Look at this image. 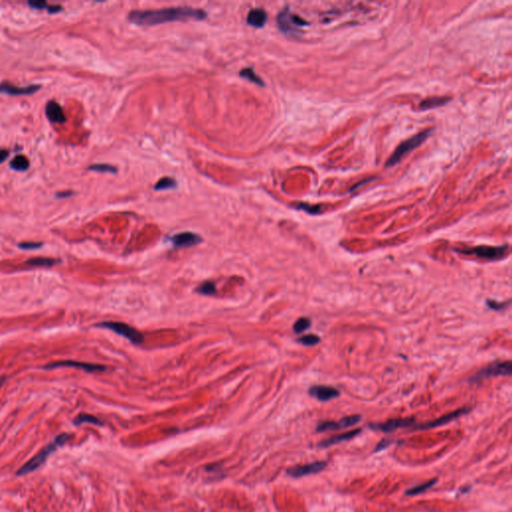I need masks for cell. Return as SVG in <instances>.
<instances>
[{
	"label": "cell",
	"mask_w": 512,
	"mask_h": 512,
	"mask_svg": "<svg viewBox=\"0 0 512 512\" xmlns=\"http://www.w3.org/2000/svg\"><path fill=\"white\" fill-rule=\"evenodd\" d=\"M311 325V321L307 317L299 318L293 325V331L295 333H302L306 331Z\"/></svg>",
	"instance_id": "cell-27"
},
{
	"label": "cell",
	"mask_w": 512,
	"mask_h": 512,
	"mask_svg": "<svg viewBox=\"0 0 512 512\" xmlns=\"http://www.w3.org/2000/svg\"><path fill=\"white\" fill-rule=\"evenodd\" d=\"M360 432H361V429H354V430H352V431L344 432V433H342V434H338V435L331 436L330 438H327V439L323 440L322 442H320V443L318 444V446H319V447H322V448H327V447H329V446H332V445L338 444V443L343 442V441L351 440V439L354 438L356 435H358Z\"/></svg>",
	"instance_id": "cell-17"
},
{
	"label": "cell",
	"mask_w": 512,
	"mask_h": 512,
	"mask_svg": "<svg viewBox=\"0 0 512 512\" xmlns=\"http://www.w3.org/2000/svg\"><path fill=\"white\" fill-rule=\"evenodd\" d=\"M432 132L431 129H427V130H424L422 132H420L416 135H414L413 137L405 140L404 142H402L396 149L394 153L391 155L387 162H386V166L389 167V166H393L395 165L396 163H398L400 161V159L406 155L408 152L412 151V150H414L416 147L420 146L421 143H423L430 135V133Z\"/></svg>",
	"instance_id": "cell-3"
},
{
	"label": "cell",
	"mask_w": 512,
	"mask_h": 512,
	"mask_svg": "<svg viewBox=\"0 0 512 512\" xmlns=\"http://www.w3.org/2000/svg\"><path fill=\"white\" fill-rule=\"evenodd\" d=\"M326 466H327V463L325 461H316V462H312V463H308V464H304V465L291 467V468L287 469V474L294 478H299V477L307 476L310 474H317V473L321 472L322 470H324L326 468Z\"/></svg>",
	"instance_id": "cell-11"
},
{
	"label": "cell",
	"mask_w": 512,
	"mask_h": 512,
	"mask_svg": "<svg viewBox=\"0 0 512 512\" xmlns=\"http://www.w3.org/2000/svg\"><path fill=\"white\" fill-rule=\"evenodd\" d=\"M68 436L69 435L66 434V433L58 435L53 440V442L49 443L47 446H45L43 449H41L40 452H38L33 458H31L29 461H27L23 466H21L16 471V475L17 476H23V475H26L28 473H31L32 471L37 469L41 464H43L45 462V460L48 458V456L52 452H54V451L57 449L58 446H61L62 444H64L66 442V440L68 439Z\"/></svg>",
	"instance_id": "cell-2"
},
{
	"label": "cell",
	"mask_w": 512,
	"mask_h": 512,
	"mask_svg": "<svg viewBox=\"0 0 512 512\" xmlns=\"http://www.w3.org/2000/svg\"><path fill=\"white\" fill-rule=\"evenodd\" d=\"M196 292L199 293V294H202V295H212V294H215L216 293V285H215L214 282H210V281L203 282L202 284H200L196 288Z\"/></svg>",
	"instance_id": "cell-26"
},
{
	"label": "cell",
	"mask_w": 512,
	"mask_h": 512,
	"mask_svg": "<svg viewBox=\"0 0 512 512\" xmlns=\"http://www.w3.org/2000/svg\"><path fill=\"white\" fill-rule=\"evenodd\" d=\"M207 17V12L200 8L189 6L167 7L162 9L133 10L128 14V19L134 24L151 26L170 21L203 20Z\"/></svg>",
	"instance_id": "cell-1"
},
{
	"label": "cell",
	"mask_w": 512,
	"mask_h": 512,
	"mask_svg": "<svg viewBox=\"0 0 512 512\" xmlns=\"http://www.w3.org/2000/svg\"><path fill=\"white\" fill-rule=\"evenodd\" d=\"M299 343H301L302 345H305V346H314L316 344H318L320 342V338L315 335V334H307V335H303L302 337H300L297 339Z\"/></svg>",
	"instance_id": "cell-29"
},
{
	"label": "cell",
	"mask_w": 512,
	"mask_h": 512,
	"mask_svg": "<svg viewBox=\"0 0 512 512\" xmlns=\"http://www.w3.org/2000/svg\"><path fill=\"white\" fill-rule=\"evenodd\" d=\"M297 208L298 209H303L305 210V211L311 213V214H316V213H319V209L318 207H313V206H309L307 204H298L297 205Z\"/></svg>",
	"instance_id": "cell-32"
},
{
	"label": "cell",
	"mask_w": 512,
	"mask_h": 512,
	"mask_svg": "<svg viewBox=\"0 0 512 512\" xmlns=\"http://www.w3.org/2000/svg\"><path fill=\"white\" fill-rule=\"evenodd\" d=\"M392 442H393V441H391V440H389V439H382V440L377 444V446H376V448H375L374 451H375V452H379V451H381V450L387 448V447H388L391 443H392Z\"/></svg>",
	"instance_id": "cell-33"
},
{
	"label": "cell",
	"mask_w": 512,
	"mask_h": 512,
	"mask_svg": "<svg viewBox=\"0 0 512 512\" xmlns=\"http://www.w3.org/2000/svg\"><path fill=\"white\" fill-rule=\"evenodd\" d=\"M41 88L38 84H32L24 87L16 86L8 81H2L0 83V93L6 94V95H12V96H18V95H31L37 92L38 90Z\"/></svg>",
	"instance_id": "cell-9"
},
{
	"label": "cell",
	"mask_w": 512,
	"mask_h": 512,
	"mask_svg": "<svg viewBox=\"0 0 512 512\" xmlns=\"http://www.w3.org/2000/svg\"><path fill=\"white\" fill-rule=\"evenodd\" d=\"M176 186H177V182H176V180L174 178L169 177V176H165V177L160 178L158 181L155 183L154 189L157 190V191H161V190L172 189V188H175Z\"/></svg>",
	"instance_id": "cell-21"
},
{
	"label": "cell",
	"mask_w": 512,
	"mask_h": 512,
	"mask_svg": "<svg viewBox=\"0 0 512 512\" xmlns=\"http://www.w3.org/2000/svg\"><path fill=\"white\" fill-rule=\"evenodd\" d=\"M512 372V365L510 361H504V362H496L492 363L483 369L478 371L472 378L471 381L478 382L480 380H484L491 377L498 376H509Z\"/></svg>",
	"instance_id": "cell-7"
},
{
	"label": "cell",
	"mask_w": 512,
	"mask_h": 512,
	"mask_svg": "<svg viewBox=\"0 0 512 512\" xmlns=\"http://www.w3.org/2000/svg\"><path fill=\"white\" fill-rule=\"evenodd\" d=\"M309 394L319 401H329L339 396V390L332 386L327 385H315L310 387Z\"/></svg>",
	"instance_id": "cell-15"
},
{
	"label": "cell",
	"mask_w": 512,
	"mask_h": 512,
	"mask_svg": "<svg viewBox=\"0 0 512 512\" xmlns=\"http://www.w3.org/2000/svg\"><path fill=\"white\" fill-rule=\"evenodd\" d=\"M57 367H74V368H80L83 370H86L88 372H94V371H104L106 369L105 366L97 365V364H91V363H86V362H79V361L74 360H60L56 361V362L49 363L45 366V368H57Z\"/></svg>",
	"instance_id": "cell-13"
},
{
	"label": "cell",
	"mask_w": 512,
	"mask_h": 512,
	"mask_svg": "<svg viewBox=\"0 0 512 512\" xmlns=\"http://www.w3.org/2000/svg\"><path fill=\"white\" fill-rule=\"evenodd\" d=\"M45 114L49 121L53 123L61 124L66 121V116L61 105L54 100H50L47 102L45 106Z\"/></svg>",
	"instance_id": "cell-16"
},
{
	"label": "cell",
	"mask_w": 512,
	"mask_h": 512,
	"mask_svg": "<svg viewBox=\"0 0 512 512\" xmlns=\"http://www.w3.org/2000/svg\"><path fill=\"white\" fill-rule=\"evenodd\" d=\"M88 170L90 171H96V172H108V173H116L117 168L115 166H112L110 164L106 163H99V164H93L88 167Z\"/></svg>",
	"instance_id": "cell-28"
},
{
	"label": "cell",
	"mask_w": 512,
	"mask_h": 512,
	"mask_svg": "<svg viewBox=\"0 0 512 512\" xmlns=\"http://www.w3.org/2000/svg\"><path fill=\"white\" fill-rule=\"evenodd\" d=\"M239 75L241 76L242 78H246L248 79L249 81L257 84V85H261V86H264V81L262 80V78L260 76H258L256 74V72L253 70L252 67H246V68H243L240 70L239 72Z\"/></svg>",
	"instance_id": "cell-22"
},
{
	"label": "cell",
	"mask_w": 512,
	"mask_h": 512,
	"mask_svg": "<svg viewBox=\"0 0 512 512\" xmlns=\"http://www.w3.org/2000/svg\"><path fill=\"white\" fill-rule=\"evenodd\" d=\"M437 482V479L434 478V479H431L430 481H427V482H424L422 484L420 485H417V486H414L412 488H410L409 490H407L405 492L406 495L408 496H414V495H417V494H420V493H423L424 491L428 490L429 488H431L433 485H435Z\"/></svg>",
	"instance_id": "cell-24"
},
{
	"label": "cell",
	"mask_w": 512,
	"mask_h": 512,
	"mask_svg": "<svg viewBox=\"0 0 512 512\" xmlns=\"http://www.w3.org/2000/svg\"><path fill=\"white\" fill-rule=\"evenodd\" d=\"M63 10V7L61 5H48L47 7V11L50 13V14H56V13H59L61 12Z\"/></svg>",
	"instance_id": "cell-35"
},
{
	"label": "cell",
	"mask_w": 512,
	"mask_h": 512,
	"mask_svg": "<svg viewBox=\"0 0 512 512\" xmlns=\"http://www.w3.org/2000/svg\"><path fill=\"white\" fill-rule=\"evenodd\" d=\"M277 24L279 29L284 33L296 34L299 32L298 27L306 26L309 23L300 16L291 13L289 8H284L277 16Z\"/></svg>",
	"instance_id": "cell-6"
},
{
	"label": "cell",
	"mask_w": 512,
	"mask_h": 512,
	"mask_svg": "<svg viewBox=\"0 0 512 512\" xmlns=\"http://www.w3.org/2000/svg\"><path fill=\"white\" fill-rule=\"evenodd\" d=\"M246 21L253 27H263L267 21V13L262 8H253L248 12Z\"/></svg>",
	"instance_id": "cell-18"
},
{
	"label": "cell",
	"mask_w": 512,
	"mask_h": 512,
	"mask_svg": "<svg viewBox=\"0 0 512 512\" xmlns=\"http://www.w3.org/2000/svg\"><path fill=\"white\" fill-rule=\"evenodd\" d=\"M27 4L33 8V9H37V10H40V9H44V8H47L48 7V4L46 1H43V0H37V1H28Z\"/></svg>",
	"instance_id": "cell-30"
},
{
	"label": "cell",
	"mask_w": 512,
	"mask_h": 512,
	"mask_svg": "<svg viewBox=\"0 0 512 512\" xmlns=\"http://www.w3.org/2000/svg\"><path fill=\"white\" fill-rule=\"evenodd\" d=\"M170 241L175 247H191L202 242V238L196 233L184 231L174 234L170 238Z\"/></svg>",
	"instance_id": "cell-14"
},
{
	"label": "cell",
	"mask_w": 512,
	"mask_h": 512,
	"mask_svg": "<svg viewBox=\"0 0 512 512\" xmlns=\"http://www.w3.org/2000/svg\"><path fill=\"white\" fill-rule=\"evenodd\" d=\"M470 411V408H460L458 410H455L453 412H450L448 414H445L443 416H441L440 418H437L433 421H429V422H426V423H423V424H420L418 426H415L414 429H431V428H435V427H438V426H441V425H444V424H447L449 422H451V421H453L454 419L462 416L463 414H466Z\"/></svg>",
	"instance_id": "cell-12"
},
{
	"label": "cell",
	"mask_w": 512,
	"mask_h": 512,
	"mask_svg": "<svg viewBox=\"0 0 512 512\" xmlns=\"http://www.w3.org/2000/svg\"><path fill=\"white\" fill-rule=\"evenodd\" d=\"M458 252L466 254V255H473L481 259L485 260H497L503 258V256L508 251V246H487V245H480L472 248H465V249H457Z\"/></svg>",
	"instance_id": "cell-4"
},
{
	"label": "cell",
	"mask_w": 512,
	"mask_h": 512,
	"mask_svg": "<svg viewBox=\"0 0 512 512\" xmlns=\"http://www.w3.org/2000/svg\"><path fill=\"white\" fill-rule=\"evenodd\" d=\"M4 381H5V377H4V376H0V387L2 386V384L4 383Z\"/></svg>",
	"instance_id": "cell-38"
},
{
	"label": "cell",
	"mask_w": 512,
	"mask_h": 512,
	"mask_svg": "<svg viewBox=\"0 0 512 512\" xmlns=\"http://www.w3.org/2000/svg\"><path fill=\"white\" fill-rule=\"evenodd\" d=\"M82 423H91V424H95V425H102V422L97 417H95L93 415H90V414H86V413H81L74 419L75 425H79Z\"/></svg>",
	"instance_id": "cell-25"
},
{
	"label": "cell",
	"mask_w": 512,
	"mask_h": 512,
	"mask_svg": "<svg viewBox=\"0 0 512 512\" xmlns=\"http://www.w3.org/2000/svg\"><path fill=\"white\" fill-rule=\"evenodd\" d=\"M9 156V151L6 149L0 148V164H2Z\"/></svg>",
	"instance_id": "cell-36"
},
{
	"label": "cell",
	"mask_w": 512,
	"mask_h": 512,
	"mask_svg": "<svg viewBox=\"0 0 512 512\" xmlns=\"http://www.w3.org/2000/svg\"><path fill=\"white\" fill-rule=\"evenodd\" d=\"M9 166L15 171H26L30 166V162L25 155L18 154L11 159Z\"/></svg>",
	"instance_id": "cell-19"
},
{
	"label": "cell",
	"mask_w": 512,
	"mask_h": 512,
	"mask_svg": "<svg viewBox=\"0 0 512 512\" xmlns=\"http://www.w3.org/2000/svg\"><path fill=\"white\" fill-rule=\"evenodd\" d=\"M57 263V260L48 257H34L26 261V265L34 267H51Z\"/></svg>",
	"instance_id": "cell-20"
},
{
	"label": "cell",
	"mask_w": 512,
	"mask_h": 512,
	"mask_svg": "<svg viewBox=\"0 0 512 512\" xmlns=\"http://www.w3.org/2000/svg\"><path fill=\"white\" fill-rule=\"evenodd\" d=\"M361 420V416L358 414L349 415L341 418L339 421H322L317 427V432H326V431H334L339 429H345L356 425Z\"/></svg>",
	"instance_id": "cell-8"
},
{
	"label": "cell",
	"mask_w": 512,
	"mask_h": 512,
	"mask_svg": "<svg viewBox=\"0 0 512 512\" xmlns=\"http://www.w3.org/2000/svg\"><path fill=\"white\" fill-rule=\"evenodd\" d=\"M98 326L114 331L115 333L125 337L126 339L131 341L133 344H140L144 340V336L141 332H139L137 329H135L134 327H132L126 323L106 321V322L99 323Z\"/></svg>",
	"instance_id": "cell-5"
},
{
	"label": "cell",
	"mask_w": 512,
	"mask_h": 512,
	"mask_svg": "<svg viewBox=\"0 0 512 512\" xmlns=\"http://www.w3.org/2000/svg\"><path fill=\"white\" fill-rule=\"evenodd\" d=\"M415 422L414 418H397L390 419L383 423L370 424V428L373 430H379L382 432H393L399 428H405L413 425Z\"/></svg>",
	"instance_id": "cell-10"
},
{
	"label": "cell",
	"mask_w": 512,
	"mask_h": 512,
	"mask_svg": "<svg viewBox=\"0 0 512 512\" xmlns=\"http://www.w3.org/2000/svg\"><path fill=\"white\" fill-rule=\"evenodd\" d=\"M486 303L493 310H500L506 306L505 303H499V302H496V301H492V300H488Z\"/></svg>",
	"instance_id": "cell-34"
},
{
	"label": "cell",
	"mask_w": 512,
	"mask_h": 512,
	"mask_svg": "<svg viewBox=\"0 0 512 512\" xmlns=\"http://www.w3.org/2000/svg\"><path fill=\"white\" fill-rule=\"evenodd\" d=\"M73 194L72 191H61V192H58L55 196L57 198H66V197H69Z\"/></svg>",
	"instance_id": "cell-37"
},
{
	"label": "cell",
	"mask_w": 512,
	"mask_h": 512,
	"mask_svg": "<svg viewBox=\"0 0 512 512\" xmlns=\"http://www.w3.org/2000/svg\"><path fill=\"white\" fill-rule=\"evenodd\" d=\"M42 246V243L40 242H21L19 244V247L21 249H36Z\"/></svg>",
	"instance_id": "cell-31"
},
{
	"label": "cell",
	"mask_w": 512,
	"mask_h": 512,
	"mask_svg": "<svg viewBox=\"0 0 512 512\" xmlns=\"http://www.w3.org/2000/svg\"><path fill=\"white\" fill-rule=\"evenodd\" d=\"M450 99L447 98V97H432V98H428L424 101H422L420 103V108L422 109H431V108H435V107H438V106H442V105H445Z\"/></svg>",
	"instance_id": "cell-23"
}]
</instances>
